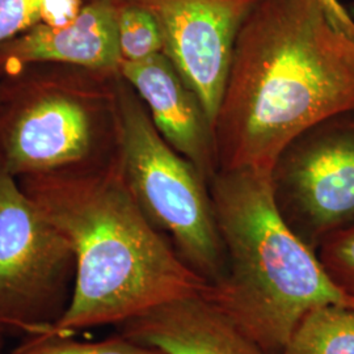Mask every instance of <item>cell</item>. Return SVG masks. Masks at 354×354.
<instances>
[{"label":"cell","mask_w":354,"mask_h":354,"mask_svg":"<svg viewBox=\"0 0 354 354\" xmlns=\"http://www.w3.org/2000/svg\"><path fill=\"white\" fill-rule=\"evenodd\" d=\"M155 17L163 54L214 124L236 39L260 0H131Z\"/></svg>","instance_id":"8"},{"label":"cell","mask_w":354,"mask_h":354,"mask_svg":"<svg viewBox=\"0 0 354 354\" xmlns=\"http://www.w3.org/2000/svg\"><path fill=\"white\" fill-rule=\"evenodd\" d=\"M75 256L70 304L53 335L120 326L210 283L150 222L127 187L120 152L105 162L19 178Z\"/></svg>","instance_id":"2"},{"label":"cell","mask_w":354,"mask_h":354,"mask_svg":"<svg viewBox=\"0 0 354 354\" xmlns=\"http://www.w3.org/2000/svg\"><path fill=\"white\" fill-rule=\"evenodd\" d=\"M74 282L70 243L0 160V328L53 335Z\"/></svg>","instance_id":"6"},{"label":"cell","mask_w":354,"mask_h":354,"mask_svg":"<svg viewBox=\"0 0 354 354\" xmlns=\"http://www.w3.org/2000/svg\"><path fill=\"white\" fill-rule=\"evenodd\" d=\"M0 330H1V332H4V330H3V329L0 328Z\"/></svg>","instance_id":"20"},{"label":"cell","mask_w":354,"mask_h":354,"mask_svg":"<svg viewBox=\"0 0 354 354\" xmlns=\"http://www.w3.org/2000/svg\"><path fill=\"white\" fill-rule=\"evenodd\" d=\"M273 197L288 226L315 251L354 226V112L310 127L279 153Z\"/></svg>","instance_id":"7"},{"label":"cell","mask_w":354,"mask_h":354,"mask_svg":"<svg viewBox=\"0 0 354 354\" xmlns=\"http://www.w3.org/2000/svg\"><path fill=\"white\" fill-rule=\"evenodd\" d=\"M209 189L226 270L203 297L266 353L281 354L311 310L328 304L354 308L317 251L279 214L270 172L219 169Z\"/></svg>","instance_id":"3"},{"label":"cell","mask_w":354,"mask_h":354,"mask_svg":"<svg viewBox=\"0 0 354 354\" xmlns=\"http://www.w3.org/2000/svg\"><path fill=\"white\" fill-rule=\"evenodd\" d=\"M117 328L165 354H269L205 297L162 304Z\"/></svg>","instance_id":"11"},{"label":"cell","mask_w":354,"mask_h":354,"mask_svg":"<svg viewBox=\"0 0 354 354\" xmlns=\"http://www.w3.org/2000/svg\"><path fill=\"white\" fill-rule=\"evenodd\" d=\"M4 332H1L0 330V354H4L3 353V340H1V335H3Z\"/></svg>","instance_id":"19"},{"label":"cell","mask_w":354,"mask_h":354,"mask_svg":"<svg viewBox=\"0 0 354 354\" xmlns=\"http://www.w3.org/2000/svg\"><path fill=\"white\" fill-rule=\"evenodd\" d=\"M354 112V38L319 0H260L236 39L214 133L219 169L272 172L310 127Z\"/></svg>","instance_id":"1"},{"label":"cell","mask_w":354,"mask_h":354,"mask_svg":"<svg viewBox=\"0 0 354 354\" xmlns=\"http://www.w3.org/2000/svg\"><path fill=\"white\" fill-rule=\"evenodd\" d=\"M84 0H44L41 23L66 26L71 23L84 7Z\"/></svg>","instance_id":"17"},{"label":"cell","mask_w":354,"mask_h":354,"mask_svg":"<svg viewBox=\"0 0 354 354\" xmlns=\"http://www.w3.org/2000/svg\"><path fill=\"white\" fill-rule=\"evenodd\" d=\"M121 73L39 64L0 80V160L20 178L111 159Z\"/></svg>","instance_id":"4"},{"label":"cell","mask_w":354,"mask_h":354,"mask_svg":"<svg viewBox=\"0 0 354 354\" xmlns=\"http://www.w3.org/2000/svg\"><path fill=\"white\" fill-rule=\"evenodd\" d=\"M44 0H0V45L41 23Z\"/></svg>","instance_id":"16"},{"label":"cell","mask_w":354,"mask_h":354,"mask_svg":"<svg viewBox=\"0 0 354 354\" xmlns=\"http://www.w3.org/2000/svg\"><path fill=\"white\" fill-rule=\"evenodd\" d=\"M114 1L122 62H138L163 53L162 33L151 13L131 0Z\"/></svg>","instance_id":"13"},{"label":"cell","mask_w":354,"mask_h":354,"mask_svg":"<svg viewBox=\"0 0 354 354\" xmlns=\"http://www.w3.org/2000/svg\"><path fill=\"white\" fill-rule=\"evenodd\" d=\"M118 152L127 187L152 225L210 285L223 277L226 252L209 183L159 134L137 92L121 76Z\"/></svg>","instance_id":"5"},{"label":"cell","mask_w":354,"mask_h":354,"mask_svg":"<svg viewBox=\"0 0 354 354\" xmlns=\"http://www.w3.org/2000/svg\"><path fill=\"white\" fill-rule=\"evenodd\" d=\"M10 354H165V352L133 342L122 335L100 342H79L74 336L42 335L30 336Z\"/></svg>","instance_id":"14"},{"label":"cell","mask_w":354,"mask_h":354,"mask_svg":"<svg viewBox=\"0 0 354 354\" xmlns=\"http://www.w3.org/2000/svg\"><path fill=\"white\" fill-rule=\"evenodd\" d=\"M326 8L333 24L354 38V19L339 0H319Z\"/></svg>","instance_id":"18"},{"label":"cell","mask_w":354,"mask_h":354,"mask_svg":"<svg viewBox=\"0 0 354 354\" xmlns=\"http://www.w3.org/2000/svg\"><path fill=\"white\" fill-rule=\"evenodd\" d=\"M84 1H89V0H84Z\"/></svg>","instance_id":"21"},{"label":"cell","mask_w":354,"mask_h":354,"mask_svg":"<svg viewBox=\"0 0 354 354\" xmlns=\"http://www.w3.org/2000/svg\"><path fill=\"white\" fill-rule=\"evenodd\" d=\"M281 354H354V308L328 304L311 310Z\"/></svg>","instance_id":"12"},{"label":"cell","mask_w":354,"mask_h":354,"mask_svg":"<svg viewBox=\"0 0 354 354\" xmlns=\"http://www.w3.org/2000/svg\"><path fill=\"white\" fill-rule=\"evenodd\" d=\"M120 73L146 105L163 140L210 183L219 171L214 124L175 64L160 53L122 62Z\"/></svg>","instance_id":"9"},{"label":"cell","mask_w":354,"mask_h":354,"mask_svg":"<svg viewBox=\"0 0 354 354\" xmlns=\"http://www.w3.org/2000/svg\"><path fill=\"white\" fill-rule=\"evenodd\" d=\"M121 64L114 0H89L71 23H38L0 45V80L39 64L120 73Z\"/></svg>","instance_id":"10"},{"label":"cell","mask_w":354,"mask_h":354,"mask_svg":"<svg viewBox=\"0 0 354 354\" xmlns=\"http://www.w3.org/2000/svg\"><path fill=\"white\" fill-rule=\"evenodd\" d=\"M317 253L330 279L354 301V226L332 234Z\"/></svg>","instance_id":"15"}]
</instances>
